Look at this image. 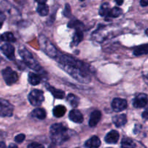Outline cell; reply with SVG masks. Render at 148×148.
I'll return each instance as SVG.
<instances>
[{"mask_svg": "<svg viewBox=\"0 0 148 148\" xmlns=\"http://www.w3.org/2000/svg\"><path fill=\"white\" fill-rule=\"evenodd\" d=\"M50 135L52 142L61 145L69 139L68 129L62 124H53L50 127Z\"/></svg>", "mask_w": 148, "mask_h": 148, "instance_id": "cell-2", "label": "cell"}, {"mask_svg": "<svg viewBox=\"0 0 148 148\" xmlns=\"http://www.w3.org/2000/svg\"><path fill=\"white\" fill-rule=\"evenodd\" d=\"M115 1L116 2V4L118 5H121L123 4V2H124V0H115Z\"/></svg>", "mask_w": 148, "mask_h": 148, "instance_id": "cell-36", "label": "cell"}, {"mask_svg": "<svg viewBox=\"0 0 148 148\" xmlns=\"http://www.w3.org/2000/svg\"><path fill=\"white\" fill-rule=\"evenodd\" d=\"M148 51L147 44L142 45V46H138L134 50V54L135 56H141V55L147 54Z\"/></svg>", "mask_w": 148, "mask_h": 148, "instance_id": "cell-22", "label": "cell"}, {"mask_svg": "<svg viewBox=\"0 0 148 148\" xmlns=\"http://www.w3.org/2000/svg\"><path fill=\"white\" fill-rule=\"evenodd\" d=\"M140 5L142 7H147L148 5V0H140Z\"/></svg>", "mask_w": 148, "mask_h": 148, "instance_id": "cell-32", "label": "cell"}, {"mask_svg": "<svg viewBox=\"0 0 148 148\" xmlns=\"http://www.w3.org/2000/svg\"><path fill=\"white\" fill-rule=\"evenodd\" d=\"M2 77L7 85H12L18 80V75L10 67H7L2 71Z\"/></svg>", "mask_w": 148, "mask_h": 148, "instance_id": "cell-6", "label": "cell"}, {"mask_svg": "<svg viewBox=\"0 0 148 148\" xmlns=\"http://www.w3.org/2000/svg\"><path fill=\"white\" fill-rule=\"evenodd\" d=\"M122 14V10L119 7H114L113 9L110 10L109 13H108V16L107 17H119L121 14Z\"/></svg>", "mask_w": 148, "mask_h": 148, "instance_id": "cell-27", "label": "cell"}, {"mask_svg": "<svg viewBox=\"0 0 148 148\" xmlns=\"http://www.w3.org/2000/svg\"><path fill=\"white\" fill-rule=\"evenodd\" d=\"M80 1H84V0H80Z\"/></svg>", "mask_w": 148, "mask_h": 148, "instance_id": "cell-41", "label": "cell"}, {"mask_svg": "<svg viewBox=\"0 0 148 148\" xmlns=\"http://www.w3.org/2000/svg\"><path fill=\"white\" fill-rule=\"evenodd\" d=\"M111 107L115 112H120L127 108V101L125 99L116 98L112 101Z\"/></svg>", "mask_w": 148, "mask_h": 148, "instance_id": "cell-8", "label": "cell"}, {"mask_svg": "<svg viewBox=\"0 0 148 148\" xmlns=\"http://www.w3.org/2000/svg\"><path fill=\"white\" fill-rule=\"evenodd\" d=\"M147 110H145V111H144V113L143 114V117L145 119L147 120Z\"/></svg>", "mask_w": 148, "mask_h": 148, "instance_id": "cell-35", "label": "cell"}, {"mask_svg": "<svg viewBox=\"0 0 148 148\" xmlns=\"http://www.w3.org/2000/svg\"><path fill=\"white\" fill-rule=\"evenodd\" d=\"M0 148H7L5 143L4 142H0Z\"/></svg>", "mask_w": 148, "mask_h": 148, "instance_id": "cell-37", "label": "cell"}, {"mask_svg": "<svg viewBox=\"0 0 148 148\" xmlns=\"http://www.w3.org/2000/svg\"><path fill=\"white\" fill-rule=\"evenodd\" d=\"M32 116L40 120H43L46 117V112L43 108H36L32 112Z\"/></svg>", "mask_w": 148, "mask_h": 148, "instance_id": "cell-19", "label": "cell"}, {"mask_svg": "<svg viewBox=\"0 0 148 148\" xmlns=\"http://www.w3.org/2000/svg\"><path fill=\"white\" fill-rule=\"evenodd\" d=\"M66 101H68L70 106L73 108H76L79 104V98L74 94H69L66 97Z\"/></svg>", "mask_w": 148, "mask_h": 148, "instance_id": "cell-21", "label": "cell"}, {"mask_svg": "<svg viewBox=\"0 0 148 148\" xmlns=\"http://www.w3.org/2000/svg\"><path fill=\"white\" fill-rule=\"evenodd\" d=\"M37 12L40 16H46L49 12V6L46 5V4H38L37 7Z\"/></svg>", "mask_w": 148, "mask_h": 148, "instance_id": "cell-25", "label": "cell"}, {"mask_svg": "<svg viewBox=\"0 0 148 148\" xmlns=\"http://www.w3.org/2000/svg\"><path fill=\"white\" fill-rule=\"evenodd\" d=\"M56 58L61 67L74 79L81 83H89L90 77L88 73V69L85 66V64L71 56L61 53H57Z\"/></svg>", "mask_w": 148, "mask_h": 148, "instance_id": "cell-1", "label": "cell"}, {"mask_svg": "<svg viewBox=\"0 0 148 148\" xmlns=\"http://www.w3.org/2000/svg\"><path fill=\"white\" fill-rule=\"evenodd\" d=\"M28 81L30 85H37L41 82V77L39 75L33 73V72H30L28 75Z\"/></svg>", "mask_w": 148, "mask_h": 148, "instance_id": "cell-17", "label": "cell"}, {"mask_svg": "<svg viewBox=\"0 0 148 148\" xmlns=\"http://www.w3.org/2000/svg\"><path fill=\"white\" fill-rule=\"evenodd\" d=\"M14 111V106L7 100L0 98V116H12Z\"/></svg>", "mask_w": 148, "mask_h": 148, "instance_id": "cell-7", "label": "cell"}, {"mask_svg": "<svg viewBox=\"0 0 148 148\" xmlns=\"http://www.w3.org/2000/svg\"><path fill=\"white\" fill-rule=\"evenodd\" d=\"M4 20H5V16H4V14H3L2 12H0V22H1V23H2Z\"/></svg>", "mask_w": 148, "mask_h": 148, "instance_id": "cell-33", "label": "cell"}, {"mask_svg": "<svg viewBox=\"0 0 148 148\" xmlns=\"http://www.w3.org/2000/svg\"><path fill=\"white\" fill-rule=\"evenodd\" d=\"M119 139V134L116 130H112L108 132L105 137L106 143L108 144H116Z\"/></svg>", "mask_w": 148, "mask_h": 148, "instance_id": "cell-12", "label": "cell"}, {"mask_svg": "<svg viewBox=\"0 0 148 148\" xmlns=\"http://www.w3.org/2000/svg\"><path fill=\"white\" fill-rule=\"evenodd\" d=\"M1 27H2V23H1V22H0V29L1 28Z\"/></svg>", "mask_w": 148, "mask_h": 148, "instance_id": "cell-39", "label": "cell"}, {"mask_svg": "<svg viewBox=\"0 0 148 148\" xmlns=\"http://www.w3.org/2000/svg\"><path fill=\"white\" fill-rule=\"evenodd\" d=\"M27 148H45V147L43 145L39 144V143H33L28 145Z\"/></svg>", "mask_w": 148, "mask_h": 148, "instance_id": "cell-30", "label": "cell"}, {"mask_svg": "<svg viewBox=\"0 0 148 148\" xmlns=\"http://www.w3.org/2000/svg\"><path fill=\"white\" fill-rule=\"evenodd\" d=\"M68 27L75 28L76 30H82V29L84 27V25L81 23L80 21L77 20H72L68 24Z\"/></svg>", "mask_w": 148, "mask_h": 148, "instance_id": "cell-26", "label": "cell"}, {"mask_svg": "<svg viewBox=\"0 0 148 148\" xmlns=\"http://www.w3.org/2000/svg\"><path fill=\"white\" fill-rule=\"evenodd\" d=\"M8 148H18V147H17L15 144H13V143H12V144H10V145H9Z\"/></svg>", "mask_w": 148, "mask_h": 148, "instance_id": "cell-38", "label": "cell"}, {"mask_svg": "<svg viewBox=\"0 0 148 148\" xmlns=\"http://www.w3.org/2000/svg\"><path fill=\"white\" fill-rule=\"evenodd\" d=\"M25 138V134H20L14 137V141H15L17 143H21L24 141Z\"/></svg>", "mask_w": 148, "mask_h": 148, "instance_id": "cell-29", "label": "cell"}, {"mask_svg": "<svg viewBox=\"0 0 148 148\" xmlns=\"http://www.w3.org/2000/svg\"><path fill=\"white\" fill-rule=\"evenodd\" d=\"M66 109L64 106L59 105L56 106L53 108V114L55 117L56 118H60V117L63 116L66 113Z\"/></svg>", "mask_w": 148, "mask_h": 148, "instance_id": "cell-18", "label": "cell"}, {"mask_svg": "<svg viewBox=\"0 0 148 148\" xmlns=\"http://www.w3.org/2000/svg\"><path fill=\"white\" fill-rule=\"evenodd\" d=\"M28 101L33 106H39L44 101L43 92L40 90H33L28 95Z\"/></svg>", "mask_w": 148, "mask_h": 148, "instance_id": "cell-5", "label": "cell"}, {"mask_svg": "<svg viewBox=\"0 0 148 148\" xmlns=\"http://www.w3.org/2000/svg\"><path fill=\"white\" fill-rule=\"evenodd\" d=\"M85 145L87 148H98L101 145V140L97 136H92L85 142Z\"/></svg>", "mask_w": 148, "mask_h": 148, "instance_id": "cell-15", "label": "cell"}, {"mask_svg": "<svg viewBox=\"0 0 148 148\" xmlns=\"http://www.w3.org/2000/svg\"><path fill=\"white\" fill-rule=\"evenodd\" d=\"M2 41V40H1V35H0V43H1V42Z\"/></svg>", "mask_w": 148, "mask_h": 148, "instance_id": "cell-40", "label": "cell"}, {"mask_svg": "<svg viewBox=\"0 0 148 148\" xmlns=\"http://www.w3.org/2000/svg\"><path fill=\"white\" fill-rule=\"evenodd\" d=\"M3 54L10 60H14V48L10 43H5L0 48Z\"/></svg>", "mask_w": 148, "mask_h": 148, "instance_id": "cell-10", "label": "cell"}, {"mask_svg": "<svg viewBox=\"0 0 148 148\" xmlns=\"http://www.w3.org/2000/svg\"><path fill=\"white\" fill-rule=\"evenodd\" d=\"M82 39H83V33H82V30H76L75 34H74L73 38H72V45L74 46H77L82 41Z\"/></svg>", "mask_w": 148, "mask_h": 148, "instance_id": "cell-20", "label": "cell"}, {"mask_svg": "<svg viewBox=\"0 0 148 148\" xmlns=\"http://www.w3.org/2000/svg\"><path fill=\"white\" fill-rule=\"evenodd\" d=\"M69 118L71 121L75 123H77V124H80L84 120L83 116L81 114L80 111L76 109L72 110L69 112Z\"/></svg>", "mask_w": 148, "mask_h": 148, "instance_id": "cell-11", "label": "cell"}, {"mask_svg": "<svg viewBox=\"0 0 148 148\" xmlns=\"http://www.w3.org/2000/svg\"><path fill=\"white\" fill-rule=\"evenodd\" d=\"M64 14L66 17H69L71 15V9L69 7V4H66V7H65V10L64 11Z\"/></svg>", "mask_w": 148, "mask_h": 148, "instance_id": "cell-31", "label": "cell"}, {"mask_svg": "<svg viewBox=\"0 0 148 148\" xmlns=\"http://www.w3.org/2000/svg\"><path fill=\"white\" fill-rule=\"evenodd\" d=\"M19 53H20V55L23 58V61L25 62V64L28 67L36 71V72H43L41 66L36 62V60L34 59L33 55L30 53V52L28 50H27L25 48H21V49H19Z\"/></svg>", "mask_w": 148, "mask_h": 148, "instance_id": "cell-3", "label": "cell"}, {"mask_svg": "<svg viewBox=\"0 0 148 148\" xmlns=\"http://www.w3.org/2000/svg\"><path fill=\"white\" fill-rule=\"evenodd\" d=\"M36 2L38 3V4H46V1L47 0H35Z\"/></svg>", "mask_w": 148, "mask_h": 148, "instance_id": "cell-34", "label": "cell"}, {"mask_svg": "<svg viewBox=\"0 0 148 148\" xmlns=\"http://www.w3.org/2000/svg\"><path fill=\"white\" fill-rule=\"evenodd\" d=\"M127 122V117L126 114H119L113 117V123L116 127H121Z\"/></svg>", "mask_w": 148, "mask_h": 148, "instance_id": "cell-14", "label": "cell"}, {"mask_svg": "<svg viewBox=\"0 0 148 148\" xmlns=\"http://www.w3.org/2000/svg\"><path fill=\"white\" fill-rule=\"evenodd\" d=\"M101 119V112L98 110L92 111L90 114L89 120V126L90 127H95Z\"/></svg>", "mask_w": 148, "mask_h": 148, "instance_id": "cell-13", "label": "cell"}, {"mask_svg": "<svg viewBox=\"0 0 148 148\" xmlns=\"http://www.w3.org/2000/svg\"><path fill=\"white\" fill-rule=\"evenodd\" d=\"M1 37L2 41L4 40V41L6 42H14L16 40L14 35L12 33H10V32H6V33H3L1 36Z\"/></svg>", "mask_w": 148, "mask_h": 148, "instance_id": "cell-28", "label": "cell"}, {"mask_svg": "<svg viewBox=\"0 0 148 148\" xmlns=\"http://www.w3.org/2000/svg\"><path fill=\"white\" fill-rule=\"evenodd\" d=\"M147 104V95L145 93H140L134 98L133 106L136 108H144Z\"/></svg>", "mask_w": 148, "mask_h": 148, "instance_id": "cell-9", "label": "cell"}, {"mask_svg": "<svg viewBox=\"0 0 148 148\" xmlns=\"http://www.w3.org/2000/svg\"><path fill=\"white\" fill-rule=\"evenodd\" d=\"M121 148H136V145L132 140L126 137L121 141Z\"/></svg>", "mask_w": 148, "mask_h": 148, "instance_id": "cell-23", "label": "cell"}, {"mask_svg": "<svg viewBox=\"0 0 148 148\" xmlns=\"http://www.w3.org/2000/svg\"><path fill=\"white\" fill-rule=\"evenodd\" d=\"M46 88H47L48 90L52 94L53 97H55L56 98L58 99H63L65 96V93L63 90H61L56 89V88H53V87L50 86L49 85H46Z\"/></svg>", "mask_w": 148, "mask_h": 148, "instance_id": "cell-16", "label": "cell"}, {"mask_svg": "<svg viewBox=\"0 0 148 148\" xmlns=\"http://www.w3.org/2000/svg\"><path fill=\"white\" fill-rule=\"evenodd\" d=\"M110 5L108 3L105 2L103 4H101V7L99 10V14L102 17H107L110 11Z\"/></svg>", "mask_w": 148, "mask_h": 148, "instance_id": "cell-24", "label": "cell"}, {"mask_svg": "<svg viewBox=\"0 0 148 148\" xmlns=\"http://www.w3.org/2000/svg\"><path fill=\"white\" fill-rule=\"evenodd\" d=\"M40 47L42 48L43 51L51 58L56 57L57 56V50L54 47L53 44L49 41V39L43 36H40L39 37Z\"/></svg>", "mask_w": 148, "mask_h": 148, "instance_id": "cell-4", "label": "cell"}]
</instances>
